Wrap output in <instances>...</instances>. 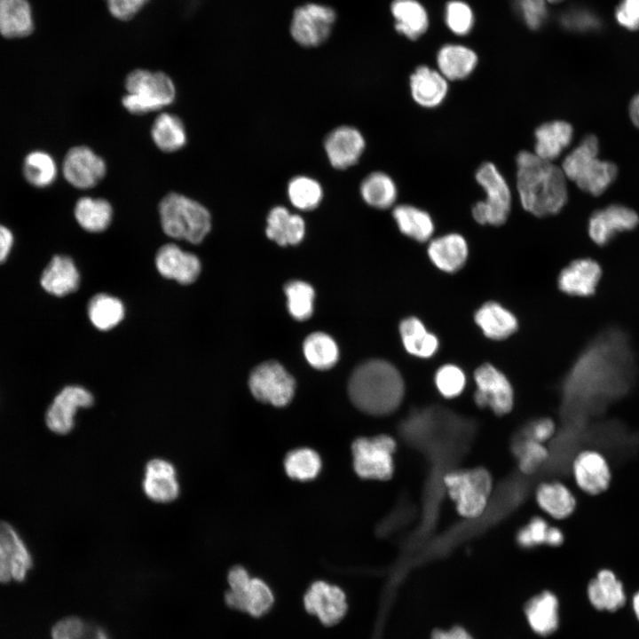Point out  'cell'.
<instances>
[{
  "label": "cell",
  "mask_w": 639,
  "mask_h": 639,
  "mask_svg": "<svg viewBox=\"0 0 639 639\" xmlns=\"http://www.w3.org/2000/svg\"><path fill=\"white\" fill-rule=\"evenodd\" d=\"M516 162L523 209L538 217L558 213L568 199L567 178L561 167L525 150L518 153Z\"/></svg>",
  "instance_id": "obj_1"
},
{
  "label": "cell",
  "mask_w": 639,
  "mask_h": 639,
  "mask_svg": "<svg viewBox=\"0 0 639 639\" xmlns=\"http://www.w3.org/2000/svg\"><path fill=\"white\" fill-rule=\"evenodd\" d=\"M348 392L351 402L360 411L384 415L399 406L404 395V382L390 363L371 359L354 370Z\"/></svg>",
  "instance_id": "obj_2"
},
{
  "label": "cell",
  "mask_w": 639,
  "mask_h": 639,
  "mask_svg": "<svg viewBox=\"0 0 639 639\" xmlns=\"http://www.w3.org/2000/svg\"><path fill=\"white\" fill-rule=\"evenodd\" d=\"M599 142L595 135H587L564 159L561 169L567 179L594 196H598L612 184L618 175L617 166L598 156Z\"/></svg>",
  "instance_id": "obj_3"
},
{
  "label": "cell",
  "mask_w": 639,
  "mask_h": 639,
  "mask_svg": "<svg viewBox=\"0 0 639 639\" xmlns=\"http://www.w3.org/2000/svg\"><path fill=\"white\" fill-rule=\"evenodd\" d=\"M442 484L462 518L477 519L486 510L493 488L487 469L477 466L451 469L443 476Z\"/></svg>",
  "instance_id": "obj_4"
},
{
  "label": "cell",
  "mask_w": 639,
  "mask_h": 639,
  "mask_svg": "<svg viewBox=\"0 0 639 639\" xmlns=\"http://www.w3.org/2000/svg\"><path fill=\"white\" fill-rule=\"evenodd\" d=\"M159 215L164 233L174 239L200 243L211 228L209 210L183 194L170 193L159 203Z\"/></svg>",
  "instance_id": "obj_5"
},
{
  "label": "cell",
  "mask_w": 639,
  "mask_h": 639,
  "mask_svg": "<svg viewBox=\"0 0 639 639\" xmlns=\"http://www.w3.org/2000/svg\"><path fill=\"white\" fill-rule=\"evenodd\" d=\"M123 106L131 114H144L171 104L176 89L170 77L161 71L135 69L125 79Z\"/></svg>",
  "instance_id": "obj_6"
},
{
  "label": "cell",
  "mask_w": 639,
  "mask_h": 639,
  "mask_svg": "<svg viewBox=\"0 0 639 639\" xmlns=\"http://www.w3.org/2000/svg\"><path fill=\"white\" fill-rule=\"evenodd\" d=\"M476 180L485 198L472 208V216L480 225H503L510 212L512 196L505 178L493 162H485L476 171Z\"/></svg>",
  "instance_id": "obj_7"
},
{
  "label": "cell",
  "mask_w": 639,
  "mask_h": 639,
  "mask_svg": "<svg viewBox=\"0 0 639 639\" xmlns=\"http://www.w3.org/2000/svg\"><path fill=\"white\" fill-rule=\"evenodd\" d=\"M397 444L388 435L359 438L351 446L354 469L367 479L387 480L394 471L393 454Z\"/></svg>",
  "instance_id": "obj_8"
},
{
  "label": "cell",
  "mask_w": 639,
  "mask_h": 639,
  "mask_svg": "<svg viewBox=\"0 0 639 639\" xmlns=\"http://www.w3.org/2000/svg\"><path fill=\"white\" fill-rule=\"evenodd\" d=\"M248 385L257 400L275 406H287L296 389L292 375L277 361L258 365L250 374Z\"/></svg>",
  "instance_id": "obj_9"
},
{
  "label": "cell",
  "mask_w": 639,
  "mask_h": 639,
  "mask_svg": "<svg viewBox=\"0 0 639 639\" xmlns=\"http://www.w3.org/2000/svg\"><path fill=\"white\" fill-rule=\"evenodd\" d=\"M336 12L329 6L310 3L297 7L292 17L290 34L304 47H317L329 37Z\"/></svg>",
  "instance_id": "obj_10"
},
{
  "label": "cell",
  "mask_w": 639,
  "mask_h": 639,
  "mask_svg": "<svg viewBox=\"0 0 639 639\" xmlns=\"http://www.w3.org/2000/svg\"><path fill=\"white\" fill-rule=\"evenodd\" d=\"M476 390L474 400L482 408H489L497 415L509 414L514 406L511 383L498 368L485 363L474 374Z\"/></svg>",
  "instance_id": "obj_11"
},
{
  "label": "cell",
  "mask_w": 639,
  "mask_h": 639,
  "mask_svg": "<svg viewBox=\"0 0 639 639\" xmlns=\"http://www.w3.org/2000/svg\"><path fill=\"white\" fill-rule=\"evenodd\" d=\"M571 471L576 487L584 494L596 496L605 492L611 481V469L598 450L586 448L573 457Z\"/></svg>",
  "instance_id": "obj_12"
},
{
  "label": "cell",
  "mask_w": 639,
  "mask_h": 639,
  "mask_svg": "<svg viewBox=\"0 0 639 639\" xmlns=\"http://www.w3.org/2000/svg\"><path fill=\"white\" fill-rule=\"evenodd\" d=\"M33 566L32 556L15 528L0 521V583L22 582Z\"/></svg>",
  "instance_id": "obj_13"
},
{
  "label": "cell",
  "mask_w": 639,
  "mask_h": 639,
  "mask_svg": "<svg viewBox=\"0 0 639 639\" xmlns=\"http://www.w3.org/2000/svg\"><path fill=\"white\" fill-rule=\"evenodd\" d=\"M304 604L310 614L327 626L338 623L348 609L344 592L339 587L321 580L313 582L307 589Z\"/></svg>",
  "instance_id": "obj_14"
},
{
  "label": "cell",
  "mask_w": 639,
  "mask_h": 639,
  "mask_svg": "<svg viewBox=\"0 0 639 639\" xmlns=\"http://www.w3.org/2000/svg\"><path fill=\"white\" fill-rule=\"evenodd\" d=\"M93 404V396L80 386L65 387L53 399L45 414L47 428L53 433L65 435L75 425V414L80 407Z\"/></svg>",
  "instance_id": "obj_15"
},
{
  "label": "cell",
  "mask_w": 639,
  "mask_h": 639,
  "mask_svg": "<svg viewBox=\"0 0 639 639\" xmlns=\"http://www.w3.org/2000/svg\"><path fill=\"white\" fill-rule=\"evenodd\" d=\"M62 171L70 185L87 189L95 186L105 177L106 167L104 160L91 148L80 146L67 153Z\"/></svg>",
  "instance_id": "obj_16"
},
{
  "label": "cell",
  "mask_w": 639,
  "mask_h": 639,
  "mask_svg": "<svg viewBox=\"0 0 639 639\" xmlns=\"http://www.w3.org/2000/svg\"><path fill=\"white\" fill-rule=\"evenodd\" d=\"M639 224V217L632 209L612 204L595 211L588 221V234L597 245L608 243L618 233L633 230Z\"/></svg>",
  "instance_id": "obj_17"
},
{
  "label": "cell",
  "mask_w": 639,
  "mask_h": 639,
  "mask_svg": "<svg viewBox=\"0 0 639 639\" xmlns=\"http://www.w3.org/2000/svg\"><path fill=\"white\" fill-rule=\"evenodd\" d=\"M366 146L362 133L356 128L343 125L328 133L324 148L330 164L337 170L347 169L358 162Z\"/></svg>",
  "instance_id": "obj_18"
},
{
  "label": "cell",
  "mask_w": 639,
  "mask_h": 639,
  "mask_svg": "<svg viewBox=\"0 0 639 639\" xmlns=\"http://www.w3.org/2000/svg\"><path fill=\"white\" fill-rule=\"evenodd\" d=\"M535 502L540 509L554 520L568 519L574 513L578 499L574 492L560 480H546L534 491Z\"/></svg>",
  "instance_id": "obj_19"
},
{
  "label": "cell",
  "mask_w": 639,
  "mask_h": 639,
  "mask_svg": "<svg viewBox=\"0 0 639 639\" xmlns=\"http://www.w3.org/2000/svg\"><path fill=\"white\" fill-rule=\"evenodd\" d=\"M146 495L158 503H168L179 494V484L173 464L163 459L149 461L142 483Z\"/></svg>",
  "instance_id": "obj_20"
},
{
  "label": "cell",
  "mask_w": 639,
  "mask_h": 639,
  "mask_svg": "<svg viewBox=\"0 0 639 639\" xmlns=\"http://www.w3.org/2000/svg\"><path fill=\"white\" fill-rule=\"evenodd\" d=\"M155 264L158 272L165 278L175 280L181 284L193 283L200 274L201 263L198 257L183 251L175 244H166L157 252Z\"/></svg>",
  "instance_id": "obj_21"
},
{
  "label": "cell",
  "mask_w": 639,
  "mask_h": 639,
  "mask_svg": "<svg viewBox=\"0 0 639 639\" xmlns=\"http://www.w3.org/2000/svg\"><path fill=\"white\" fill-rule=\"evenodd\" d=\"M602 276L600 264L590 258L572 261L558 276L561 291L577 296H588L596 292Z\"/></svg>",
  "instance_id": "obj_22"
},
{
  "label": "cell",
  "mask_w": 639,
  "mask_h": 639,
  "mask_svg": "<svg viewBox=\"0 0 639 639\" xmlns=\"http://www.w3.org/2000/svg\"><path fill=\"white\" fill-rule=\"evenodd\" d=\"M410 91L414 102L426 108L440 106L449 91L448 81L438 70L418 67L410 76Z\"/></svg>",
  "instance_id": "obj_23"
},
{
  "label": "cell",
  "mask_w": 639,
  "mask_h": 639,
  "mask_svg": "<svg viewBox=\"0 0 639 639\" xmlns=\"http://www.w3.org/2000/svg\"><path fill=\"white\" fill-rule=\"evenodd\" d=\"M225 599L232 609L256 618L268 612L274 603L270 587L261 579L252 577L244 588L235 591L228 590Z\"/></svg>",
  "instance_id": "obj_24"
},
{
  "label": "cell",
  "mask_w": 639,
  "mask_h": 639,
  "mask_svg": "<svg viewBox=\"0 0 639 639\" xmlns=\"http://www.w3.org/2000/svg\"><path fill=\"white\" fill-rule=\"evenodd\" d=\"M469 248L464 237L459 233H448L430 241L428 255L431 262L441 271L454 272L465 264Z\"/></svg>",
  "instance_id": "obj_25"
},
{
  "label": "cell",
  "mask_w": 639,
  "mask_h": 639,
  "mask_svg": "<svg viewBox=\"0 0 639 639\" xmlns=\"http://www.w3.org/2000/svg\"><path fill=\"white\" fill-rule=\"evenodd\" d=\"M534 137L533 153L543 160L553 162L571 144L573 128L565 121H551L537 127Z\"/></svg>",
  "instance_id": "obj_26"
},
{
  "label": "cell",
  "mask_w": 639,
  "mask_h": 639,
  "mask_svg": "<svg viewBox=\"0 0 639 639\" xmlns=\"http://www.w3.org/2000/svg\"><path fill=\"white\" fill-rule=\"evenodd\" d=\"M525 614L532 630L547 636L558 627V600L552 592L544 590L526 602Z\"/></svg>",
  "instance_id": "obj_27"
},
{
  "label": "cell",
  "mask_w": 639,
  "mask_h": 639,
  "mask_svg": "<svg viewBox=\"0 0 639 639\" xmlns=\"http://www.w3.org/2000/svg\"><path fill=\"white\" fill-rule=\"evenodd\" d=\"M266 236L280 246L298 244L304 236L305 224L298 214L283 206L273 207L266 219Z\"/></svg>",
  "instance_id": "obj_28"
},
{
  "label": "cell",
  "mask_w": 639,
  "mask_h": 639,
  "mask_svg": "<svg viewBox=\"0 0 639 639\" xmlns=\"http://www.w3.org/2000/svg\"><path fill=\"white\" fill-rule=\"evenodd\" d=\"M80 276L73 260L55 256L44 269L40 283L43 288L56 296H63L78 288Z\"/></svg>",
  "instance_id": "obj_29"
},
{
  "label": "cell",
  "mask_w": 639,
  "mask_h": 639,
  "mask_svg": "<svg viewBox=\"0 0 639 639\" xmlns=\"http://www.w3.org/2000/svg\"><path fill=\"white\" fill-rule=\"evenodd\" d=\"M590 603L598 610L616 611L625 601L623 585L610 569L600 570L588 585Z\"/></svg>",
  "instance_id": "obj_30"
},
{
  "label": "cell",
  "mask_w": 639,
  "mask_h": 639,
  "mask_svg": "<svg viewBox=\"0 0 639 639\" xmlns=\"http://www.w3.org/2000/svg\"><path fill=\"white\" fill-rule=\"evenodd\" d=\"M475 322L485 336L502 340L517 329L515 315L496 302L484 304L475 313Z\"/></svg>",
  "instance_id": "obj_31"
},
{
  "label": "cell",
  "mask_w": 639,
  "mask_h": 639,
  "mask_svg": "<svg viewBox=\"0 0 639 639\" xmlns=\"http://www.w3.org/2000/svg\"><path fill=\"white\" fill-rule=\"evenodd\" d=\"M438 71L447 81L467 78L477 63V54L462 45L448 44L437 56Z\"/></svg>",
  "instance_id": "obj_32"
},
{
  "label": "cell",
  "mask_w": 639,
  "mask_h": 639,
  "mask_svg": "<svg viewBox=\"0 0 639 639\" xmlns=\"http://www.w3.org/2000/svg\"><path fill=\"white\" fill-rule=\"evenodd\" d=\"M34 29L27 0H0V34L6 38L23 37Z\"/></svg>",
  "instance_id": "obj_33"
},
{
  "label": "cell",
  "mask_w": 639,
  "mask_h": 639,
  "mask_svg": "<svg viewBox=\"0 0 639 639\" xmlns=\"http://www.w3.org/2000/svg\"><path fill=\"white\" fill-rule=\"evenodd\" d=\"M392 216L399 231L417 241H427L434 233L435 226L431 216L415 206L398 205L394 208Z\"/></svg>",
  "instance_id": "obj_34"
},
{
  "label": "cell",
  "mask_w": 639,
  "mask_h": 639,
  "mask_svg": "<svg viewBox=\"0 0 639 639\" xmlns=\"http://www.w3.org/2000/svg\"><path fill=\"white\" fill-rule=\"evenodd\" d=\"M399 333L405 349L414 356L427 359L433 356L438 349V337L429 332L423 323L415 317L403 320L399 325Z\"/></svg>",
  "instance_id": "obj_35"
},
{
  "label": "cell",
  "mask_w": 639,
  "mask_h": 639,
  "mask_svg": "<svg viewBox=\"0 0 639 639\" xmlns=\"http://www.w3.org/2000/svg\"><path fill=\"white\" fill-rule=\"evenodd\" d=\"M396 30L410 40H415L427 29L426 11L415 0H394L390 5Z\"/></svg>",
  "instance_id": "obj_36"
},
{
  "label": "cell",
  "mask_w": 639,
  "mask_h": 639,
  "mask_svg": "<svg viewBox=\"0 0 639 639\" xmlns=\"http://www.w3.org/2000/svg\"><path fill=\"white\" fill-rule=\"evenodd\" d=\"M77 223L90 233H100L110 225L113 217L111 204L103 198L82 197L75 206Z\"/></svg>",
  "instance_id": "obj_37"
},
{
  "label": "cell",
  "mask_w": 639,
  "mask_h": 639,
  "mask_svg": "<svg viewBox=\"0 0 639 639\" xmlns=\"http://www.w3.org/2000/svg\"><path fill=\"white\" fill-rule=\"evenodd\" d=\"M363 201L375 209L390 208L398 197V189L393 179L384 172L375 171L367 176L360 185Z\"/></svg>",
  "instance_id": "obj_38"
},
{
  "label": "cell",
  "mask_w": 639,
  "mask_h": 639,
  "mask_svg": "<svg viewBox=\"0 0 639 639\" xmlns=\"http://www.w3.org/2000/svg\"><path fill=\"white\" fill-rule=\"evenodd\" d=\"M151 136L156 146L167 153L178 151L186 143V132L182 121L169 113H162L155 118Z\"/></svg>",
  "instance_id": "obj_39"
},
{
  "label": "cell",
  "mask_w": 639,
  "mask_h": 639,
  "mask_svg": "<svg viewBox=\"0 0 639 639\" xmlns=\"http://www.w3.org/2000/svg\"><path fill=\"white\" fill-rule=\"evenodd\" d=\"M303 350L309 364L320 370L331 368L339 356L334 339L321 332L309 335L304 342Z\"/></svg>",
  "instance_id": "obj_40"
},
{
  "label": "cell",
  "mask_w": 639,
  "mask_h": 639,
  "mask_svg": "<svg viewBox=\"0 0 639 639\" xmlns=\"http://www.w3.org/2000/svg\"><path fill=\"white\" fill-rule=\"evenodd\" d=\"M88 315L98 329L106 331L121 322L124 315V307L116 297L99 294L91 299L88 304Z\"/></svg>",
  "instance_id": "obj_41"
},
{
  "label": "cell",
  "mask_w": 639,
  "mask_h": 639,
  "mask_svg": "<svg viewBox=\"0 0 639 639\" xmlns=\"http://www.w3.org/2000/svg\"><path fill=\"white\" fill-rule=\"evenodd\" d=\"M284 468L289 477L299 481H308L316 477L320 473L321 460L318 453L311 448H296L286 455Z\"/></svg>",
  "instance_id": "obj_42"
},
{
  "label": "cell",
  "mask_w": 639,
  "mask_h": 639,
  "mask_svg": "<svg viewBox=\"0 0 639 639\" xmlns=\"http://www.w3.org/2000/svg\"><path fill=\"white\" fill-rule=\"evenodd\" d=\"M23 174L27 181L36 187L49 186L56 179V162L46 152L33 151L24 160Z\"/></svg>",
  "instance_id": "obj_43"
},
{
  "label": "cell",
  "mask_w": 639,
  "mask_h": 639,
  "mask_svg": "<svg viewBox=\"0 0 639 639\" xmlns=\"http://www.w3.org/2000/svg\"><path fill=\"white\" fill-rule=\"evenodd\" d=\"M288 196L295 208L307 211L320 205L323 198V189L316 179L307 176H297L288 185Z\"/></svg>",
  "instance_id": "obj_44"
},
{
  "label": "cell",
  "mask_w": 639,
  "mask_h": 639,
  "mask_svg": "<svg viewBox=\"0 0 639 639\" xmlns=\"http://www.w3.org/2000/svg\"><path fill=\"white\" fill-rule=\"evenodd\" d=\"M52 639H111L107 632L98 625L78 617H67L51 628Z\"/></svg>",
  "instance_id": "obj_45"
},
{
  "label": "cell",
  "mask_w": 639,
  "mask_h": 639,
  "mask_svg": "<svg viewBox=\"0 0 639 639\" xmlns=\"http://www.w3.org/2000/svg\"><path fill=\"white\" fill-rule=\"evenodd\" d=\"M288 298V309L290 315L297 320L310 318L313 312L314 290L308 283L292 280L285 285Z\"/></svg>",
  "instance_id": "obj_46"
},
{
  "label": "cell",
  "mask_w": 639,
  "mask_h": 639,
  "mask_svg": "<svg viewBox=\"0 0 639 639\" xmlns=\"http://www.w3.org/2000/svg\"><path fill=\"white\" fill-rule=\"evenodd\" d=\"M517 455L519 469L526 475L534 473L548 459L545 444L525 437L517 444Z\"/></svg>",
  "instance_id": "obj_47"
},
{
  "label": "cell",
  "mask_w": 639,
  "mask_h": 639,
  "mask_svg": "<svg viewBox=\"0 0 639 639\" xmlns=\"http://www.w3.org/2000/svg\"><path fill=\"white\" fill-rule=\"evenodd\" d=\"M434 380L438 392L446 398L461 395L466 385V376L463 371L453 364H446L439 367Z\"/></svg>",
  "instance_id": "obj_48"
},
{
  "label": "cell",
  "mask_w": 639,
  "mask_h": 639,
  "mask_svg": "<svg viewBox=\"0 0 639 639\" xmlns=\"http://www.w3.org/2000/svg\"><path fill=\"white\" fill-rule=\"evenodd\" d=\"M549 526L550 524L546 518L540 516L532 517L518 529L516 534L517 545L524 548L546 546Z\"/></svg>",
  "instance_id": "obj_49"
},
{
  "label": "cell",
  "mask_w": 639,
  "mask_h": 639,
  "mask_svg": "<svg viewBox=\"0 0 639 639\" xmlns=\"http://www.w3.org/2000/svg\"><path fill=\"white\" fill-rule=\"evenodd\" d=\"M446 21L449 28L458 35H465L473 23V15L470 8L460 1L448 4L446 9Z\"/></svg>",
  "instance_id": "obj_50"
},
{
  "label": "cell",
  "mask_w": 639,
  "mask_h": 639,
  "mask_svg": "<svg viewBox=\"0 0 639 639\" xmlns=\"http://www.w3.org/2000/svg\"><path fill=\"white\" fill-rule=\"evenodd\" d=\"M547 0H518L525 21L532 29L538 28L547 14Z\"/></svg>",
  "instance_id": "obj_51"
},
{
  "label": "cell",
  "mask_w": 639,
  "mask_h": 639,
  "mask_svg": "<svg viewBox=\"0 0 639 639\" xmlns=\"http://www.w3.org/2000/svg\"><path fill=\"white\" fill-rule=\"evenodd\" d=\"M615 18L623 28L639 30V0H622L616 8Z\"/></svg>",
  "instance_id": "obj_52"
},
{
  "label": "cell",
  "mask_w": 639,
  "mask_h": 639,
  "mask_svg": "<svg viewBox=\"0 0 639 639\" xmlns=\"http://www.w3.org/2000/svg\"><path fill=\"white\" fill-rule=\"evenodd\" d=\"M149 0H106L110 14L120 20L132 19Z\"/></svg>",
  "instance_id": "obj_53"
},
{
  "label": "cell",
  "mask_w": 639,
  "mask_h": 639,
  "mask_svg": "<svg viewBox=\"0 0 639 639\" xmlns=\"http://www.w3.org/2000/svg\"><path fill=\"white\" fill-rule=\"evenodd\" d=\"M556 432V425L550 418H540L533 421L526 429L525 437L545 444L552 438Z\"/></svg>",
  "instance_id": "obj_54"
},
{
  "label": "cell",
  "mask_w": 639,
  "mask_h": 639,
  "mask_svg": "<svg viewBox=\"0 0 639 639\" xmlns=\"http://www.w3.org/2000/svg\"><path fill=\"white\" fill-rule=\"evenodd\" d=\"M430 639H474L462 627L455 626L449 629H435Z\"/></svg>",
  "instance_id": "obj_55"
},
{
  "label": "cell",
  "mask_w": 639,
  "mask_h": 639,
  "mask_svg": "<svg viewBox=\"0 0 639 639\" xmlns=\"http://www.w3.org/2000/svg\"><path fill=\"white\" fill-rule=\"evenodd\" d=\"M14 241L12 231L4 225H0V264L8 257Z\"/></svg>",
  "instance_id": "obj_56"
},
{
  "label": "cell",
  "mask_w": 639,
  "mask_h": 639,
  "mask_svg": "<svg viewBox=\"0 0 639 639\" xmlns=\"http://www.w3.org/2000/svg\"><path fill=\"white\" fill-rule=\"evenodd\" d=\"M564 540L565 535L561 527L550 525L547 536L546 546L552 548L561 547L564 543Z\"/></svg>",
  "instance_id": "obj_57"
},
{
  "label": "cell",
  "mask_w": 639,
  "mask_h": 639,
  "mask_svg": "<svg viewBox=\"0 0 639 639\" xmlns=\"http://www.w3.org/2000/svg\"><path fill=\"white\" fill-rule=\"evenodd\" d=\"M628 113L633 124L639 128V93L631 99Z\"/></svg>",
  "instance_id": "obj_58"
},
{
  "label": "cell",
  "mask_w": 639,
  "mask_h": 639,
  "mask_svg": "<svg viewBox=\"0 0 639 639\" xmlns=\"http://www.w3.org/2000/svg\"><path fill=\"white\" fill-rule=\"evenodd\" d=\"M633 607H634L635 615L639 619V591L634 596Z\"/></svg>",
  "instance_id": "obj_59"
},
{
  "label": "cell",
  "mask_w": 639,
  "mask_h": 639,
  "mask_svg": "<svg viewBox=\"0 0 639 639\" xmlns=\"http://www.w3.org/2000/svg\"><path fill=\"white\" fill-rule=\"evenodd\" d=\"M562 1H564V0H547L548 3H551V4L560 3Z\"/></svg>",
  "instance_id": "obj_60"
}]
</instances>
